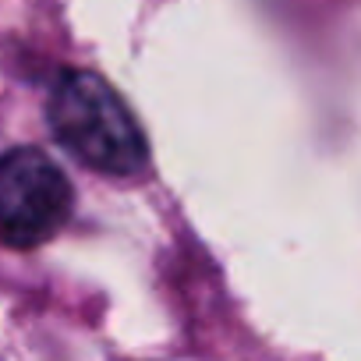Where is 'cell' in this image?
Returning <instances> with one entry per match:
<instances>
[{"label":"cell","mask_w":361,"mask_h":361,"mask_svg":"<svg viewBox=\"0 0 361 361\" xmlns=\"http://www.w3.org/2000/svg\"><path fill=\"white\" fill-rule=\"evenodd\" d=\"M47 121L57 142L92 170L124 177L149 159L142 124L117 89L92 71H64L54 82Z\"/></svg>","instance_id":"6da1fadb"},{"label":"cell","mask_w":361,"mask_h":361,"mask_svg":"<svg viewBox=\"0 0 361 361\" xmlns=\"http://www.w3.org/2000/svg\"><path fill=\"white\" fill-rule=\"evenodd\" d=\"M75 209L68 173L32 145L0 156V241L11 248H36L50 241Z\"/></svg>","instance_id":"7a4b0ae2"}]
</instances>
